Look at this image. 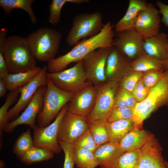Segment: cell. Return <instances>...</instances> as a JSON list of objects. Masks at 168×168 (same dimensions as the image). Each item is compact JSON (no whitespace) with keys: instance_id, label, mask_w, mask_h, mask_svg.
<instances>
[{"instance_id":"1","label":"cell","mask_w":168,"mask_h":168,"mask_svg":"<svg viewBox=\"0 0 168 168\" xmlns=\"http://www.w3.org/2000/svg\"><path fill=\"white\" fill-rule=\"evenodd\" d=\"M113 27L111 22H107L102 31L97 35L82 39L68 53L48 62L47 71L51 73L62 71L70 63H77L82 61L94 50L101 48L114 47L115 35Z\"/></svg>"},{"instance_id":"2","label":"cell","mask_w":168,"mask_h":168,"mask_svg":"<svg viewBox=\"0 0 168 168\" xmlns=\"http://www.w3.org/2000/svg\"><path fill=\"white\" fill-rule=\"evenodd\" d=\"M7 31L0 30V51L7 63L10 73L26 72L36 68V59L30 50L27 37L17 35L6 37Z\"/></svg>"},{"instance_id":"3","label":"cell","mask_w":168,"mask_h":168,"mask_svg":"<svg viewBox=\"0 0 168 168\" xmlns=\"http://www.w3.org/2000/svg\"><path fill=\"white\" fill-rule=\"evenodd\" d=\"M62 34L57 30L42 27L27 37L31 52L37 60L47 62L55 58L58 52Z\"/></svg>"},{"instance_id":"4","label":"cell","mask_w":168,"mask_h":168,"mask_svg":"<svg viewBox=\"0 0 168 168\" xmlns=\"http://www.w3.org/2000/svg\"><path fill=\"white\" fill-rule=\"evenodd\" d=\"M163 106H168V70H164L162 78L150 91L147 98L135 105L131 119L135 127L142 128L143 121L153 112Z\"/></svg>"},{"instance_id":"5","label":"cell","mask_w":168,"mask_h":168,"mask_svg":"<svg viewBox=\"0 0 168 168\" xmlns=\"http://www.w3.org/2000/svg\"><path fill=\"white\" fill-rule=\"evenodd\" d=\"M75 94L59 89L48 77L43 107L36 118L38 125L45 127L50 124L63 108L70 101Z\"/></svg>"},{"instance_id":"6","label":"cell","mask_w":168,"mask_h":168,"mask_svg":"<svg viewBox=\"0 0 168 168\" xmlns=\"http://www.w3.org/2000/svg\"><path fill=\"white\" fill-rule=\"evenodd\" d=\"M102 15L99 12L76 15L66 38L67 44L74 46L81 39L91 38L99 34L105 25L102 23Z\"/></svg>"},{"instance_id":"7","label":"cell","mask_w":168,"mask_h":168,"mask_svg":"<svg viewBox=\"0 0 168 168\" xmlns=\"http://www.w3.org/2000/svg\"><path fill=\"white\" fill-rule=\"evenodd\" d=\"M118 83L106 81L96 87L95 103L89 115L86 118L89 125L98 122H106L114 108Z\"/></svg>"},{"instance_id":"8","label":"cell","mask_w":168,"mask_h":168,"mask_svg":"<svg viewBox=\"0 0 168 168\" xmlns=\"http://www.w3.org/2000/svg\"><path fill=\"white\" fill-rule=\"evenodd\" d=\"M47 75L57 87L68 92L75 93L92 84L87 81L82 61L62 71L47 72Z\"/></svg>"},{"instance_id":"9","label":"cell","mask_w":168,"mask_h":168,"mask_svg":"<svg viewBox=\"0 0 168 168\" xmlns=\"http://www.w3.org/2000/svg\"><path fill=\"white\" fill-rule=\"evenodd\" d=\"M68 104L62 109L53 122L45 127L36 125L33 128V146L58 154L62 150L57 139L59 126L68 110Z\"/></svg>"},{"instance_id":"10","label":"cell","mask_w":168,"mask_h":168,"mask_svg":"<svg viewBox=\"0 0 168 168\" xmlns=\"http://www.w3.org/2000/svg\"><path fill=\"white\" fill-rule=\"evenodd\" d=\"M112 47L101 48L94 50L82 60L87 82L95 86L106 82L105 66Z\"/></svg>"},{"instance_id":"11","label":"cell","mask_w":168,"mask_h":168,"mask_svg":"<svg viewBox=\"0 0 168 168\" xmlns=\"http://www.w3.org/2000/svg\"><path fill=\"white\" fill-rule=\"evenodd\" d=\"M89 128L86 118L72 114L67 110L59 126L58 142L73 145Z\"/></svg>"},{"instance_id":"12","label":"cell","mask_w":168,"mask_h":168,"mask_svg":"<svg viewBox=\"0 0 168 168\" xmlns=\"http://www.w3.org/2000/svg\"><path fill=\"white\" fill-rule=\"evenodd\" d=\"M47 65H44L40 72L28 83L17 90L20 94L16 104L8 111L10 120H13L21 111L26 107L37 89L42 86H46L48 83Z\"/></svg>"},{"instance_id":"13","label":"cell","mask_w":168,"mask_h":168,"mask_svg":"<svg viewBox=\"0 0 168 168\" xmlns=\"http://www.w3.org/2000/svg\"><path fill=\"white\" fill-rule=\"evenodd\" d=\"M114 46L117 48L132 61L145 53L144 39L135 30L116 32Z\"/></svg>"},{"instance_id":"14","label":"cell","mask_w":168,"mask_h":168,"mask_svg":"<svg viewBox=\"0 0 168 168\" xmlns=\"http://www.w3.org/2000/svg\"><path fill=\"white\" fill-rule=\"evenodd\" d=\"M46 89V86H42L37 89L24 111L18 118L10 122L4 130L5 132H13L15 128L20 125L26 124L32 129L36 125V120L43 107V96Z\"/></svg>"},{"instance_id":"15","label":"cell","mask_w":168,"mask_h":168,"mask_svg":"<svg viewBox=\"0 0 168 168\" xmlns=\"http://www.w3.org/2000/svg\"><path fill=\"white\" fill-rule=\"evenodd\" d=\"M140 151V155L135 168H168V162L162 155V148L153 135Z\"/></svg>"},{"instance_id":"16","label":"cell","mask_w":168,"mask_h":168,"mask_svg":"<svg viewBox=\"0 0 168 168\" xmlns=\"http://www.w3.org/2000/svg\"><path fill=\"white\" fill-rule=\"evenodd\" d=\"M124 54L113 47L108 56L105 68L106 81H114L118 83L131 71V61Z\"/></svg>"},{"instance_id":"17","label":"cell","mask_w":168,"mask_h":168,"mask_svg":"<svg viewBox=\"0 0 168 168\" xmlns=\"http://www.w3.org/2000/svg\"><path fill=\"white\" fill-rule=\"evenodd\" d=\"M159 11L152 3L141 11L138 16L135 30L139 33L144 40L148 39L160 33L161 21Z\"/></svg>"},{"instance_id":"18","label":"cell","mask_w":168,"mask_h":168,"mask_svg":"<svg viewBox=\"0 0 168 168\" xmlns=\"http://www.w3.org/2000/svg\"><path fill=\"white\" fill-rule=\"evenodd\" d=\"M96 93V87L92 84L75 93L68 103V111L86 118L94 108Z\"/></svg>"},{"instance_id":"19","label":"cell","mask_w":168,"mask_h":168,"mask_svg":"<svg viewBox=\"0 0 168 168\" xmlns=\"http://www.w3.org/2000/svg\"><path fill=\"white\" fill-rule=\"evenodd\" d=\"M124 152L119 143L109 142L98 147L94 153L100 168H112Z\"/></svg>"},{"instance_id":"20","label":"cell","mask_w":168,"mask_h":168,"mask_svg":"<svg viewBox=\"0 0 168 168\" xmlns=\"http://www.w3.org/2000/svg\"><path fill=\"white\" fill-rule=\"evenodd\" d=\"M148 4L143 0H130L125 14L114 26L116 32L135 30L136 22L139 12L145 9Z\"/></svg>"},{"instance_id":"21","label":"cell","mask_w":168,"mask_h":168,"mask_svg":"<svg viewBox=\"0 0 168 168\" xmlns=\"http://www.w3.org/2000/svg\"><path fill=\"white\" fill-rule=\"evenodd\" d=\"M144 49L149 55L161 61L168 59V36L164 32L144 40Z\"/></svg>"},{"instance_id":"22","label":"cell","mask_w":168,"mask_h":168,"mask_svg":"<svg viewBox=\"0 0 168 168\" xmlns=\"http://www.w3.org/2000/svg\"><path fill=\"white\" fill-rule=\"evenodd\" d=\"M153 135L142 128H135L122 140L119 144L124 152L140 150Z\"/></svg>"},{"instance_id":"23","label":"cell","mask_w":168,"mask_h":168,"mask_svg":"<svg viewBox=\"0 0 168 168\" xmlns=\"http://www.w3.org/2000/svg\"><path fill=\"white\" fill-rule=\"evenodd\" d=\"M109 142L119 143L124 137L134 128L132 119L121 120L106 123Z\"/></svg>"},{"instance_id":"24","label":"cell","mask_w":168,"mask_h":168,"mask_svg":"<svg viewBox=\"0 0 168 168\" xmlns=\"http://www.w3.org/2000/svg\"><path fill=\"white\" fill-rule=\"evenodd\" d=\"M42 69L40 67L29 71L14 73H9L2 78L8 90L11 91L16 90L28 83Z\"/></svg>"},{"instance_id":"25","label":"cell","mask_w":168,"mask_h":168,"mask_svg":"<svg viewBox=\"0 0 168 168\" xmlns=\"http://www.w3.org/2000/svg\"><path fill=\"white\" fill-rule=\"evenodd\" d=\"M131 70L142 72L152 70L164 71L162 61L146 53L131 61Z\"/></svg>"},{"instance_id":"26","label":"cell","mask_w":168,"mask_h":168,"mask_svg":"<svg viewBox=\"0 0 168 168\" xmlns=\"http://www.w3.org/2000/svg\"><path fill=\"white\" fill-rule=\"evenodd\" d=\"M34 0H0V6L7 14L10 13L14 9H20L29 14L31 23L34 24L37 22V19L32 10V4Z\"/></svg>"},{"instance_id":"27","label":"cell","mask_w":168,"mask_h":168,"mask_svg":"<svg viewBox=\"0 0 168 168\" xmlns=\"http://www.w3.org/2000/svg\"><path fill=\"white\" fill-rule=\"evenodd\" d=\"M52 152L43 148L33 147L20 159L21 161L26 165L47 161L54 157Z\"/></svg>"},{"instance_id":"28","label":"cell","mask_w":168,"mask_h":168,"mask_svg":"<svg viewBox=\"0 0 168 168\" xmlns=\"http://www.w3.org/2000/svg\"><path fill=\"white\" fill-rule=\"evenodd\" d=\"M74 157L77 168H95L98 166L94 152L90 150L74 147Z\"/></svg>"},{"instance_id":"29","label":"cell","mask_w":168,"mask_h":168,"mask_svg":"<svg viewBox=\"0 0 168 168\" xmlns=\"http://www.w3.org/2000/svg\"><path fill=\"white\" fill-rule=\"evenodd\" d=\"M19 93L17 89L10 91L6 96V100L0 108V136L2 137L3 131L7 127L10 120L8 109L18 99Z\"/></svg>"},{"instance_id":"30","label":"cell","mask_w":168,"mask_h":168,"mask_svg":"<svg viewBox=\"0 0 168 168\" xmlns=\"http://www.w3.org/2000/svg\"><path fill=\"white\" fill-rule=\"evenodd\" d=\"M33 147V141L30 128L22 133L18 138L13 146V151L19 159Z\"/></svg>"},{"instance_id":"31","label":"cell","mask_w":168,"mask_h":168,"mask_svg":"<svg viewBox=\"0 0 168 168\" xmlns=\"http://www.w3.org/2000/svg\"><path fill=\"white\" fill-rule=\"evenodd\" d=\"M137 103L131 92L118 87L115 96L114 108L125 107L133 109Z\"/></svg>"},{"instance_id":"32","label":"cell","mask_w":168,"mask_h":168,"mask_svg":"<svg viewBox=\"0 0 168 168\" xmlns=\"http://www.w3.org/2000/svg\"><path fill=\"white\" fill-rule=\"evenodd\" d=\"M140 155V150L125 152L112 168H135Z\"/></svg>"},{"instance_id":"33","label":"cell","mask_w":168,"mask_h":168,"mask_svg":"<svg viewBox=\"0 0 168 168\" xmlns=\"http://www.w3.org/2000/svg\"><path fill=\"white\" fill-rule=\"evenodd\" d=\"M106 122H98L89 125V129L97 147L109 142Z\"/></svg>"},{"instance_id":"34","label":"cell","mask_w":168,"mask_h":168,"mask_svg":"<svg viewBox=\"0 0 168 168\" xmlns=\"http://www.w3.org/2000/svg\"><path fill=\"white\" fill-rule=\"evenodd\" d=\"M143 73L142 72L131 71L129 74L124 76L119 82L118 86L132 92Z\"/></svg>"},{"instance_id":"35","label":"cell","mask_w":168,"mask_h":168,"mask_svg":"<svg viewBox=\"0 0 168 168\" xmlns=\"http://www.w3.org/2000/svg\"><path fill=\"white\" fill-rule=\"evenodd\" d=\"M67 3L66 0H52L49 6V16L48 21L53 25L60 21L61 10Z\"/></svg>"},{"instance_id":"36","label":"cell","mask_w":168,"mask_h":168,"mask_svg":"<svg viewBox=\"0 0 168 168\" xmlns=\"http://www.w3.org/2000/svg\"><path fill=\"white\" fill-rule=\"evenodd\" d=\"M164 71L152 70L143 72L142 79L145 86L150 90L155 86L163 77Z\"/></svg>"},{"instance_id":"37","label":"cell","mask_w":168,"mask_h":168,"mask_svg":"<svg viewBox=\"0 0 168 168\" xmlns=\"http://www.w3.org/2000/svg\"><path fill=\"white\" fill-rule=\"evenodd\" d=\"M133 114V109L125 107L114 108L112 110L107 122L131 119Z\"/></svg>"},{"instance_id":"38","label":"cell","mask_w":168,"mask_h":168,"mask_svg":"<svg viewBox=\"0 0 168 168\" xmlns=\"http://www.w3.org/2000/svg\"><path fill=\"white\" fill-rule=\"evenodd\" d=\"M58 143L64 155L63 168H74L75 162L74 157V147L73 145L64 142H61Z\"/></svg>"},{"instance_id":"39","label":"cell","mask_w":168,"mask_h":168,"mask_svg":"<svg viewBox=\"0 0 168 168\" xmlns=\"http://www.w3.org/2000/svg\"><path fill=\"white\" fill-rule=\"evenodd\" d=\"M75 147H79L94 152L98 147L89 129L73 145Z\"/></svg>"},{"instance_id":"40","label":"cell","mask_w":168,"mask_h":168,"mask_svg":"<svg viewBox=\"0 0 168 168\" xmlns=\"http://www.w3.org/2000/svg\"><path fill=\"white\" fill-rule=\"evenodd\" d=\"M150 91L144 85L141 78L132 93L138 103L142 101L147 98Z\"/></svg>"},{"instance_id":"41","label":"cell","mask_w":168,"mask_h":168,"mask_svg":"<svg viewBox=\"0 0 168 168\" xmlns=\"http://www.w3.org/2000/svg\"><path fill=\"white\" fill-rule=\"evenodd\" d=\"M156 4L159 8V13L162 15L161 21L168 27V5L164 4L160 1H157Z\"/></svg>"},{"instance_id":"42","label":"cell","mask_w":168,"mask_h":168,"mask_svg":"<svg viewBox=\"0 0 168 168\" xmlns=\"http://www.w3.org/2000/svg\"><path fill=\"white\" fill-rule=\"evenodd\" d=\"M10 73L7 63L2 52L0 51V78Z\"/></svg>"},{"instance_id":"43","label":"cell","mask_w":168,"mask_h":168,"mask_svg":"<svg viewBox=\"0 0 168 168\" xmlns=\"http://www.w3.org/2000/svg\"><path fill=\"white\" fill-rule=\"evenodd\" d=\"M8 90L4 80L0 78V97H4Z\"/></svg>"},{"instance_id":"44","label":"cell","mask_w":168,"mask_h":168,"mask_svg":"<svg viewBox=\"0 0 168 168\" xmlns=\"http://www.w3.org/2000/svg\"><path fill=\"white\" fill-rule=\"evenodd\" d=\"M88 0H66L67 2L72 3L76 4H81L83 3H88Z\"/></svg>"},{"instance_id":"45","label":"cell","mask_w":168,"mask_h":168,"mask_svg":"<svg viewBox=\"0 0 168 168\" xmlns=\"http://www.w3.org/2000/svg\"><path fill=\"white\" fill-rule=\"evenodd\" d=\"M162 63L164 70H168V59L165 61H162Z\"/></svg>"},{"instance_id":"46","label":"cell","mask_w":168,"mask_h":168,"mask_svg":"<svg viewBox=\"0 0 168 168\" xmlns=\"http://www.w3.org/2000/svg\"><path fill=\"white\" fill-rule=\"evenodd\" d=\"M5 167V164L2 160L0 161V168H4Z\"/></svg>"}]
</instances>
